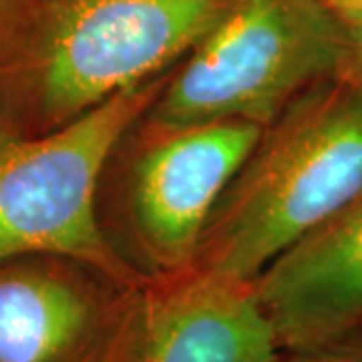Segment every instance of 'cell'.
I'll return each mask as SVG.
<instances>
[{
    "instance_id": "obj_1",
    "label": "cell",
    "mask_w": 362,
    "mask_h": 362,
    "mask_svg": "<svg viewBox=\"0 0 362 362\" xmlns=\"http://www.w3.org/2000/svg\"><path fill=\"white\" fill-rule=\"evenodd\" d=\"M235 0H16L0 18V123L59 129L157 77Z\"/></svg>"
},
{
    "instance_id": "obj_2",
    "label": "cell",
    "mask_w": 362,
    "mask_h": 362,
    "mask_svg": "<svg viewBox=\"0 0 362 362\" xmlns=\"http://www.w3.org/2000/svg\"><path fill=\"white\" fill-rule=\"evenodd\" d=\"M362 192V81L342 73L266 125L207 221L194 268L252 282Z\"/></svg>"
},
{
    "instance_id": "obj_3",
    "label": "cell",
    "mask_w": 362,
    "mask_h": 362,
    "mask_svg": "<svg viewBox=\"0 0 362 362\" xmlns=\"http://www.w3.org/2000/svg\"><path fill=\"white\" fill-rule=\"evenodd\" d=\"M344 23L322 0H235L169 75L151 131L199 123L270 125L312 85L346 71Z\"/></svg>"
},
{
    "instance_id": "obj_4",
    "label": "cell",
    "mask_w": 362,
    "mask_h": 362,
    "mask_svg": "<svg viewBox=\"0 0 362 362\" xmlns=\"http://www.w3.org/2000/svg\"><path fill=\"white\" fill-rule=\"evenodd\" d=\"M165 83L168 77H156L121 90L42 135L0 123V262L54 254L141 288L139 274L99 223L97 189L117 143L151 109Z\"/></svg>"
},
{
    "instance_id": "obj_5",
    "label": "cell",
    "mask_w": 362,
    "mask_h": 362,
    "mask_svg": "<svg viewBox=\"0 0 362 362\" xmlns=\"http://www.w3.org/2000/svg\"><path fill=\"white\" fill-rule=\"evenodd\" d=\"M83 262H0V362H129L143 292Z\"/></svg>"
},
{
    "instance_id": "obj_6",
    "label": "cell",
    "mask_w": 362,
    "mask_h": 362,
    "mask_svg": "<svg viewBox=\"0 0 362 362\" xmlns=\"http://www.w3.org/2000/svg\"><path fill=\"white\" fill-rule=\"evenodd\" d=\"M264 129L218 121L151 131L133 168L131 211L145 256L168 280L194 268L207 221Z\"/></svg>"
},
{
    "instance_id": "obj_7",
    "label": "cell",
    "mask_w": 362,
    "mask_h": 362,
    "mask_svg": "<svg viewBox=\"0 0 362 362\" xmlns=\"http://www.w3.org/2000/svg\"><path fill=\"white\" fill-rule=\"evenodd\" d=\"M280 350L344 342L362 330V192L252 280Z\"/></svg>"
},
{
    "instance_id": "obj_8",
    "label": "cell",
    "mask_w": 362,
    "mask_h": 362,
    "mask_svg": "<svg viewBox=\"0 0 362 362\" xmlns=\"http://www.w3.org/2000/svg\"><path fill=\"white\" fill-rule=\"evenodd\" d=\"M252 282L189 270L143 290L129 362H278Z\"/></svg>"
},
{
    "instance_id": "obj_9",
    "label": "cell",
    "mask_w": 362,
    "mask_h": 362,
    "mask_svg": "<svg viewBox=\"0 0 362 362\" xmlns=\"http://www.w3.org/2000/svg\"><path fill=\"white\" fill-rule=\"evenodd\" d=\"M278 362H362V342L349 338L324 349L288 352V358H280Z\"/></svg>"
},
{
    "instance_id": "obj_10",
    "label": "cell",
    "mask_w": 362,
    "mask_h": 362,
    "mask_svg": "<svg viewBox=\"0 0 362 362\" xmlns=\"http://www.w3.org/2000/svg\"><path fill=\"white\" fill-rule=\"evenodd\" d=\"M342 23L346 28V40H349V61L344 73L362 81V16L344 18Z\"/></svg>"
},
{
    "instance_id": "obj_11",
    "label": "cell",
    "mask_w": 362,
    "mask_h": 362,
    "mask_svg": "<svg viewBox=\"0 0 362 362\" xmlns=\"http://www.w3.org/2000/svg\"><path fill=\"white\" fill-rule=\"evenodd\" d=\"M322 2L342 21L362 16V0H322Z\"/></svg>"
},
{
    "instance_id": "obj_12",
    "label": "cell",
    "mask_w": 362,
    "mask_h": 362,
    "mask_svg": "<svg viewBox=\"0 0 362 362\" xmlns=\"http://www.w3.org/2000/svg\"><path fill=\"white\" fill-rule=\"evenodd\" d=\"M14 2H16V0H0V18L11 11V6H13Z\"/></svg>"
},
{
    "instance_id": "obj_13",
    "label": "cell",
    "mask_w": 362,
    "mask_h": 362,
    "mask_svg": "<svg viewBox=\"0 0 362 362\" xmlns=\"http://www.w3.org/2000/svg\"><path fill=\"white\" fill-rule=\"evenodd\" d=\"M352 338H356V340H361V342H362V330H361V332H358V334H354V337H352Z\"/></svg>"
}]
</instances>
